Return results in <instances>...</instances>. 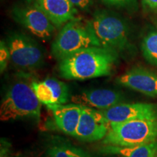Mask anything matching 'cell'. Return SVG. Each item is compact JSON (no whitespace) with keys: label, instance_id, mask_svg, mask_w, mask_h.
I'll return each instance as SVG.
<instances>
[{"label":"cell","instance_id":"cell-12","mask_svg":"<svg viewBox=\"0 0 157 157\" xmlns=\"http://www.w3.org/2000/svg\"><path fill=\"white\" fill-rule=\"evenodd\" d=\"M32 87L41 103L47 106L63 105L69 99V89L65 82L55 78L33 82Z\"/></svg>","mask_w":157,"mask_h":157},{"label":"cell","instance_id":"cell-4","mask_svg":"<svg viewBox=\"0 0 157 157\" xmlns=\"http://www.w3.org/2000/svg\"><path fill=\"white\" fill-rule=\"evenodd\" d=\"M90 47H101L89 21L76 17L59 31L51 45V52L57 60L67 58L78 51Z\"/></svg>","mask_w":157,"mask_h":157},{"label":"cell","instance_id":"cell-2","mask_svg":"<svg viewBox=\"0 0 157 157\" xmlns=\"http://www.w3.org/2000/svg\"><path fill=\"white\" fill-rule=\"evenodd\" d=\"M89 23L101 48L118 56L131 48L130 27L121 15L107 10H98Z\"/></svg>","mask_w":157,"mask_h":157},{"label":"cell","instance_id":"cell-3","mask_svg":"<svg viewBox=\"0 0 157 157\" xmlns=\"http://www.w3.org/2000/svg\"><path fill=\"white\" fill-rule=\"evenodd\" d=\"M32 82L21 78L10 85L0 106L1 121H8L24 118L39 119L42 103L34 93Z\"/></svg>","mask_w":157,"mask_h":157},{"label":"cell","instance_id":"cell-16","mask_svg":"<svg viewBox=\"0 0 157 157\" xmlns=\"http://www.w3.org/2000/svg\"><path fill=\"white\" fill-rule=\"evenodd\" d=\"M141 50L147 61L157 66V29L151 30L143 37Z\"/></svg>","mask_w":157,"mask_h":157},{"label":"cell","instance_id":"cell-8","mask_svg":"<svg viewBox=\"0 0 157 157\" xmlns=\"http://www.w3.org/2000/svg\"><path fill=\"white\" fill-rule=\"evenodd\" d=\"M111 123L100 110L82 106L79 122L74 137L80 140L93 142L105 138Z\"/></svg>","mask_w":157,"mask_h":157},{"label":"cell","instance_id":"cell-5","mask_svg":"<svg viewBox=\"0 0 157 157\" xmlns=\"http://www.w3.org/2000/svg\"><path fill=\"white\" fill-rule=\"evenodd\" d=\"M156 140L157 119H143L111 124L104 143L111 147L128 148Z\"/></svg>","mask_w":157,"mask_h":157},{"label":"cell","instance_id":"cell-21","mask_svg":"<svg viewBox=\"0 0 157 157\" xmlns=\"http://www.w3.org/2000/svg\"><path fill=\"white\" fill-rule=\"evenodd\" d=\"M142 4L148 11L157 13V0H142Z\"/></svg>","mask_w":157,"mask_h":157},{"label":"cell","instance_id":"cell-1","mask_svg":"<svg viewBox=\"0 0 157 157\" xmlns=\"http://www.w3.org/2000/svg\"><path fill=\"white\" fill-rule=\"evenodd\" d=\"M119 56L101 47L83 49L59 61L58 71L62 78L84 80L111 74Z\"/></svg>","mask_w":157,"mask_h":157},{"label":"cell","instance_id":"cell-18","mask_svg":"<svg viewBox=\"0 0 157 157\" xmlns=\"http://www.w3.org/2000/svg\"><path fill=\"white\" fill-rule=\"evenodd\" d=\"M105 5L117 9H126L132 7L137 0H101Z\"/></svg>","mask_w":157,"mask_h":157},{"label":"cell","instance_id":"cell-14","mask_svg":"<svg viewBox=\"0 0 157 157\" xmlns=\"http://www.w3.org/2000/svg\"><path fill=\"white\" fill-rule=\"evenodd\" d=\"M52 111L56 125L66 134L74 136L81 117L82 105L63 104L48 106Z\"/></svg>","mask_w":157,"mask_h":157},{"label":"cell","instance_id":"cell-6","mask_svg":"<svg viewBox=\"0 0 157 157\" xmlns=\"http://www.w3.org/2000/svg\"><path fill=\"white\" fill-rule=\"evenodd\" d=\"M10 61L21 70H33L44 64L46 52L42 45L29 35L13 32L5 40Z\"/></svg>","mask_w":157,"mask_h":157},{"label":"cell","instance_id":"cell-17","mask_svg":"<svg viewBox=\"0 0 157 157\" xmlns=\"http://www.w3.org/2000/svg\"><path fill=\"white\" fill-rule=\"evenodd\" d=\"M76 150V148L64 145L54 146L50 150V157H73Z\"/></svg>","mask_w":157,"mask_h":157},{"label":"cell","instance_id":"cell-10","mask_svg":"<svg viewBox=\"0 0 157 157\" xmlns=\"http://www.w3.org/2000/svg\"><path fill=\"white\" fill-rule=\"evenodd\" d=\"M117 84L149 97H157V74L143 67H134L117 78Z\"/></svg>","mask_w":157,"mask_h":157},{"label":"cell","instance_id":"cell-23","mask_svg":"<svg viewBox=\"0 0 157 157\" xmlns=\"http://www.w3.org/2000/svg\"><path fill=\"white\" fill-rule=\"evenodd\" d=\"M155 157H157V156H155Z\"/></svg>","mask_w":157,"mask_h":157},{"label":"cell","instance_id":"cell-19","mask_svg":"<svg viewBox=\"0 0 157 157\" xmlns=\"http://www.w3.org/2000/svg\"><path fill=\"white\" fill-rule=\"evenodd\" d=\"M9 60H10V56L8 47L5 41L1 40L0 42V66H1L2 73L5 70Z\"/></svg>","mask_w":157,"mask_h":157},{"label":"cell","instance_id":"cell-15","mask_svg":"<svg viewBox=\"0 0 157 157\" xmlns=\"http://www.w3.org/2000/svg\"><path fill=\"white\" fill-rule=\"evenodd\" d=\"M111 151L123 157H155L157 154V140L128 148L111 147Z\"/></svg>","mask_w":157,"mask_h":157},{"label":"cell","instance_id":"cell-7","mask_svg":"<svg viewBox=\"0 0 157 157\" xmlns=\"http://www.w3.org/2000/svg\"><path fill=\"white\" fill-rule=\"evenodd\" d=\"M11 15L15 22L43 42H48L53 36L56 28L35 0L16 4Z\"/></svg>","mask_w":157,"mask_h":157},{"label":"cell","instance_id":"cell-11","mask_svg":"<svg viewBox=\"0 0 157 157\" xmlns=\"http://www.w3.org/2000/svg\"><path fill=\"white\" fill-rule=\"evenodd\" d=\"M123 100L119 92L109 89L85 90L71 98L73 103L101 111L121 103Z\"/></svg>","mask_w":157,"mask_h":157},{"label":"cell","instance_id":"cell-20","mask_svg":"<svg viewBox=\"0 0 157 157\" xmlns=\"http://www.w3.org/2000/svg\"><path fill=\"white\" fill-rule=\"evenodd\" d=\"M77 10L84 12H88L93 7L94 0H70Z\"/></svg>","mask_w":157,"mask_h":157},{"label":"cell","instance_id":"cell-9","mask_svg":"<svg viewBox=\"0 0 157 157\" xmlns=\"http://www.w3.org/2000/svg\"><path fill=\"white\" fill-rule=\"evenodd\" d=\"M101 111L111 124L134 119H157V105L152 103H121Z\"/></svg>","mask_w":157,"mask_h":157},{"label":"cell","instance_id":"cell-22","mask_svg":"<svg viewBox=\"0 0 157 157\" xmlns=\"http://www.w3.org/2000/svg\"><path fill=\"white\" fill-rule=\"evenodd\" d=\"M73 157H90V156H87V154H84V152H82V151H81L76 149L75 154H74Z\"/></svg>","mask_w":157,"mask_h":157},{"label":"cell","instance_id":"cell-13","mask_svg":"<svg viewBox=\"0 0 157 157\" xmlns=\"http://www.w3.org/2000/svg\"><path fill=\"white\" fill-rule=\"evenodd\" d=\"M56 29L76 18L78 10L70 0H35Z\"/></svg>","mask_w":157,"mask_h":157}]
</instances>
